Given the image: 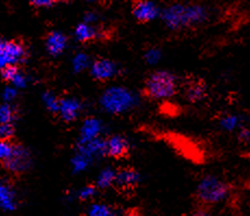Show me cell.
<instances>
[{"instance_id": "6", "label": "cell", "mask_w": 250, "mask_h": 216, "mask_svg": "<svg viewBox=\"0 0 250 216\" xmlns=\"http://www.w3.org/2000/svg\"><path fill=\"white\" fill-rule=\"evenodd\" d=\"M104 150L110 157L122 160L126 158L129 154V145L126 139L121 136H113L105 142Z\"/></svg>"}, {"instance_id": "15", "label": "cell", "mask_w": 250, "mask_h": 216, "mask_svg": "<svg viewBox=\"0 0 250 216\" xmlns=\"http://www.w3.org/2000/svg\"><path fill=\"white\" fill-rule=\"evenodd\" d=\"M13 144L9 140H0V162H7L13 152Z\"/></svg>"}, {"instance_id": "14", "label": "cell", "mask_w": 250, "mask_h": 216, "mask_svg": "<svg viewBox=\"0 0 250 216\" xmlns=\"http://www.w3.org/2000/svg\"><path fill=\"white\" fill-rule=\"evenodd\" d=\"M0 205L6 210H12L14 208L13 195L7 187L0 186Z\"/></svg>"}, {"instance_id": "20", "label": "cell", "mask_w": 250, "mask_h": 216, "mask_svg": "<svg viewBox=\"0 0 250 216\" xmlns=\"http://www.w3.org/2000/svg\"><path fill=\"white\" fill-rule=\"evenodd\" d=\"M108 212V209L104 205H95L90 210V214L93 215H107L109 214Z\"/></svg>"}, {"instance_id": "22", "label": "cell", "mask_w": 250, "mask_h": 216, "mask_svg": "<svg viewBox=\"0 0 250 216\" xmlns=\"http://www.w3.org/2000/svg\"><path fill=\"white\" fill-rule=\"evenodd\" d=\"M45 100H46V103H47L48 106H49L50 108H54V109H57V108H58V105H57V103H56V100H55L54 97H51V96L46 95V96H45Z\"/></svg>"}, {"instance_id": "19", "label": "cell", "mask_w": 250, "mask_h": 216, "mask_svg": "<svg viewBox=\"0 0 250 216\" xmlns=\"http://www.w3.org/2000/svg\"><path fill=\"white\" fill-rule=\"evenodd\" d=\"M55 1L56 0H31V3L37 8H42L52 6Z\"/></svg>"}, {"instance_id": "8", "label": "cell", "mask_w": 250, "mask_h": 216, "mask_svg": "<svg viewBox=\"0 0 250 216\" xmlns=\"http://www.w3.org/2000/svg\"><path fill=\"white\" fill-rule=\"evenodd\" d=\"M139 176L137 171L132 167H125L120 169L114 176V182L119 188L133 189L138 184Z\"/></svg>"}, {"instance_id": "9", "label": "cell", "mask_w": 250, "mask_h": 216, "mask_svg": "<svg viewBox=\"0 0 250 216\" xmlns=\"http://www.w3.org/2000/svg\"><path fill=\"white\" fill-rule=\"evenodd\" d=\"M115 73V68L112 61L108 59H98L94 62L93 68H91V74L94 78L100 81L108 80L112 78Z\"/></svg>"}, {"instance_id": "11", "label": "cell", "mask_w": 250, "mask_h": 216, "mask_svg": "<svg viewBox=\"0 0 250 216\" xmlns=\"http://www.w3.org/2000/svg\"><path fill=\"white\" fill-rule=\"evenodd\" d=\"M79 105L75 100L72 99H64L60 103V112L62 117L65 120H73L76 117V112H78Z\"/></svg>"}, {"instance_id": "12", "label": "cell", "mask_w": 250, "mask_h": 216, "mask_svg": "<svg viewBox=\"0 0 250 216\" xmlns=\"http://www.w3.org/2000/svg\"><path fill=\"white\" fill-rule=\"evenodd\" d=\"M1 76H2L4 80L11 81V82L17 83L19 85H23L24 84L22 82L23 78L21 76V74L19 73L17 67L14 66V65L3 67L2 70H1Z\"/></svg>"}, {"instance_id": "3", "label": "cell", "mask_w": 250, "mask_h": 216, "mask_svg": "<svg viewBox=\"0 0 250 216\" xmlns=\"http://www.w3.org/2000/svg\"><path fill=\"white\" fill-rule=\"evenodd\" d=\"M24 57L22 45L17 42H0V68L20 62Z\"/></svg>"}, {"instance_id": "25", "label": "cell", "mask_w": 250, "mask_h": 216, "mask_svg": "<svg viewBox=\"0 0 250 216\" xmlns=\"http://www.w3.org/2000/svg\"><path fill=\"white\" fill-rule=\"evenodd\" d=\"M61 1H68V0H61Z\"/></svg>"}, {"instance_id": "4", "label": "cell", "mask_w": 250, "mask_h": 216, "mask_svg": "<svg viewBox=\"0 0 250 216\" xmlns=\"http://www.w3.org/2000/svg\"><path fill=\"white\" fill-rule=\"evenodd\" d=\"M207 93L206 83L203 79L198 76L189 75L184 81V94L186 99L191 103L199 102L204 99Z\"/></svg>"}, {"instance_id": "1", "label": "cell", "mask_w": 250, "mask_h": 216, "mask_svg": "<svg viewBox=\"0 0 250 216\" xmlns=\"http://www.w3.org/2000/svg\"><path fill=\"white\" fill-rule=\"evenodd\" d=\"M179 92L174 75L166 71H157L146 79L142 95L148 99L172 97Z\"/></svg>"}, {"instance_id": "5", "label": "cell", "mask_w": 250, "mask_h": 216, "mask_svg": "<svg viewBox=\"0 0 250 216\" xmlns=\"http://www.w3.org/2000/svg\"><path fill=\"white\" fill-rule=\"evenodd\" d=\"M132 13L138 23H147L155 19L158 9L155 3L148 0H134L132 3Z\"/></svg>"}, {"instance_id": "17", "label": "cell", "mask_w": 250, "mask_h": 216, "mask_svg": "<svg viewBox=\"0 0 250 216\" xmlns=\"http://www.w3.org/2000/svg\"><path fill=\"white\" fill-rule=\"evenodd\" d=\"M114 174L111 170H105L104 171L102 175L99 177V180H98V185L99 187H102V188H105V187H108L112 184L114 181Z\"/></svg>"}, {"instance_id": "23", "label": "cell", "mask_w": 250, "mask_h": 216, "mask_svg": "<svg viewBox=\"0 0 250 216\" xmlns=\"http://www.w3.org/2000/svg\"><path fill=\"white\" fill-rule=\"evenodd\" d=\"M93 192H94V190L91 189V188L85 189L83 192H82V198H87V196L93 194Z\"/></svg>"}, {"instance_id": "21", "label": "cell", "mask_w": 250, "mask_h": 216, "mask_svg": "<svg viewBox=\"0 0 250 216\" xmlns=\"http://www.w3.org/2000/svg\"><path fill=\"white\" fill-rule=\"evenodd\" d=\"M239 140L243 143L250 144V129H244V130L240 132Z\"/></svg>"}, {"instance_id": "24", "label": "cell", "mask_w": 250, "mask_h": 216, "mask_svg": "<svg viewBox=\"0 0 250 216\" xmlns=\"http://www.w3.org/2000/svg\"><path fill=\"white\" fill-rule=\"evenodd\" d=\"M89 1H98V0H89Z\"/></svg>"}, {"instance_id": "2", "label": "cell", "mask_w": 250, "mask_h": 216, "mask_svg": "<svg viewBox=\"0 0 250 216\" xmlns=\"http://www.w3.org/2000/svg\"><path fill=\"white\" fill-rule=\"evenodd\" d=\"M228 186L214 178H206L197 189V201L204 205L213 204L227 194Z\"/></svg>"}, {"instance_id": "7", "label": "cell", "mask_w": 250, "mask_h": 216, "mask_svg": "<svg viewBox=\"0 0 250 216\" xmlns=\"http://www.w3.org/2000/svg\"><path fill=\"white\" fill-rule=\"evenodd\" d=\"M28 162H30V160H28L26 151L21 146L14 145L12 155L7 162H4L3 164L11 171L20 172L26 169Z\"/></svg>"}, {"instance_id": "18", "label": "cell", "mask_w": 250, "mask_h": 216, "mask_svg": "<svg viewBox=\"0 0 250 216\" xmlns=\"http://www.w3.org/2000/svg\"><path fill=\"white\" fill-rule=\"evenodd\" d=\"M13 116L14 112L11 106L4 105V106L0 107V122H11Z\"/></svg>"}, {"instance_id": "13", "label": "cell", "mask_w": 250, "mask_h": 216, "mask_svg": "<svg viewBox=\"0 0 250 216\" xmlns=\"http://www.w3.org/2000/svg\"><path fill=\"white\" fill-rule=\"evenodd\" d=\"M75 33H76V37H78V40L82 43L90 42L96 37V33L94 31V28L90 27L85 23L80 24V25L76 27Z\"/></svg>"}, {"instance_id": "16", "label": "cell", "mask_w": 250, "mask_h": 216, "mask_svg": "<svg viewBox=\"0 0 250 216\" xmlns=\"http://www.w3.org/2000/svg\"><path fill=\"white\" fill-rule=\"evenodd\" d=\"M14 134L11 122H0V140H10Z\"/></svg>"}, {"instance_id": "10", "label": "cell", "mask_w": 250, "mask_h": 216, "mask_svg": "<svg viewBox=\"0 0 250 216\" xmlns=\"http://www.w3.org/2000/svg\"><path fill=\"white\" fill-rule=\"evenodd\" d=\"M47 49L51 55L57 56L64 50L66 46V38L59 32H52L47 37Z\"/></svg>"}]
</instances>
